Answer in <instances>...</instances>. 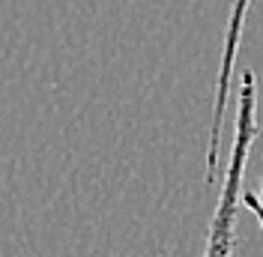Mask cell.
<instances>
[{
	"label": "cell",
	"instance_id": "obj_1",
	"mask_svg": "<svg viewBox=\"0 0 263 257\" xmlns=\"http://www.w3.org/2000/svg\"><path fill=\"white\" fill-rule=\"evenodd\" d=\"M257 135H260V123H257V75L248 69L239 78L228 168H224V179L218 186V200H215L210 230H206V245H203L200 257H233V251H236V218H239V207H242L239 194H242V179H246V168Z\"/></svg>",
	"mask_w": 263,
	"mask_h": 257
},
{
	"label": "cell",
	"instance_id": "obj_2",
	"mask_svg": "<svg viewBox=\"0 0 263 257\" xmlns=\"http://www.w3.org/2000/svg\"><path fill=\"white\" fill-rule=\"evenodd\" d=\"M251 0H233L228 15V30L221 42V60H218V75H215V96H213V120H210V146H206V182H213L218 174V161H221V135H224V117H228V102H230V75L236 66L239 42H242V27Z\"/></svg>",
	"mask_w": 263,
	"mask_h": 257
},
{
	"label": "cell",
	"instance_id": "obj_3",
	"mask_svg": "<svg viewBox=\"0 0 263 257\" xmlns=\"http://www.w3.org/2000/svg\"><path fill=\"white\" fill-rule=\"evenodd\" d=\"M239 200H242V207H248V212L257 218V225H260V230H263V207L257 204V197H254L251 192H242L239 194Z\"/></svg>",
	"mask_w": 263,
	"mask_h": 257
},
{
	"label": "cell",
	"instance_id": "obj_4",
	"mask_svg": "<svg viewBox=\"0 0 263 257\" xmlns=\"http://www.w3.org/2000/svg\"><path fill=\"white\" fill-rule=\"evenodd\" d=\"M257 204L263 207V182H260V197H257Z\"/></svg>",
	"mask_w": 263,
	"mask_h": 257
}]
</instances>
